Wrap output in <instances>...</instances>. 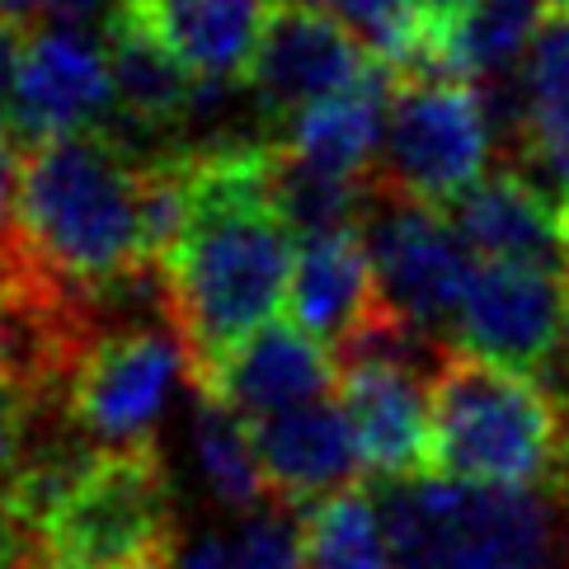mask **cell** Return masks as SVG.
Masks as SVG:
<instances>
[{"instance_id":"cell-19","label":"cell","mask_w":569,"mask_h":569,"mask_svg":"<svg viewBox=\"0 0 569 569\" xmlns=\"http://www.w3.org/2000/svg\"><path fill=\"white\" fill-rule=\"evenodd\" d=\"M307 569H396L381 495L343 490L307 508Z\"/></svg>"},{"instance_id":"cell-22","label":"cell","mask_w":569,"mask_h":569,"mask_svg":"<svg viewBox=\"0 0 569 569\" xmlns=\"http://www.w3.org/2000/svg\"><path fill=\"white\" fill-rule=\"evenodd\" d=\"M29 433H33V419L29 410L19 405L6 386H0V485H10L14 471L24 466L29 452Z\"/></svg>"},{"instance_id":"cell-23","label":"cell","mask_w":569,"mask_h":569,"mask_svg":"<svg viewBox=\"0 0 569 569\" xmlns=\"http://www.w3.org/2000/svg\"><path fill=\"white\" fill-rule=\"evenodd\" d=\"M24 48L29 38L24 29H14L0 19V128L14 118V99H19V71H24Z\"/></svg>"},{"instance_id":"cell-14","label":"cell","mask_w":569,"mask_h":569,"mask_svg":"<svg viewBox=\"0 0 569 569\" xmlns=\"http://www.w3.org/2000/svg\"><path fill=\"white\" fill-rule=\"evenodd\" d=\"M250 433H254L263 480H269V495L292 508L301 503L316 508L343 490H358L362 471H368L358 438L349 429V415L339 410V396L307 405V410L250 423Z\"/></svg>"},{"instance_id":"cell-6","label":"cell","mask_w":569,"mask_h":569,"mask_svg":"<svg viewBox=\"0 0 569 569\" xmlns=\"http://www.w3.org/2000/svg\"><path fill=\"white\" fill-rule=\"evenodd\" d=\"M499 151V132L480 86L452 76H400L372 184L452 212Z\"/></svg>"},{"instance_id":"cell-11","label":"cell","mask_w":569,"mask_h":569,"mask_svg":"<svg viewBox=\"0 0 569 569\" xmlns=\"http://www.w3.org/2000/svg\"><path fill=\"white\" fill-rule=\"evenodd\" d=\"M113 113V76L109 48L94 33L71 29H38L29 33L24 71H19V99L10 132L24 141V151L38 141L94 132Z\"/></svg>"},{"instance_id":"cell-5","label":"cell","mask_w":569,"mask_h":569,"mask_svg":"<svg viewBox=\"0 0 569 569\" xmlns=\"http://www.w3.org/2000/svg\"><path fill=\"white\" fill-rule=\"evenodd\" d=\"M174 495L156 447L99 452L38 527L43 569H170Z\"/></svg>"},{"instance_id":"cell-1","label":"cell","mask_w":569,"mask_h":569,"mask_svg":"<svg viewBox=\"0 0 569 569\" xmlns=\"http://www.w3.org/2000/svg\"><path fill=\"white\" fill-rule=\"evenodd\" d=\"M273 156L278 141L184 151L189 227L160 263L198 377L288 307L297 236L273 208Z\"/></svg>"},{"instance_id":"cell-12","label":"cell","mask_w":569,"mask_h":569,"mask_svg":"<svg viewBox=\"0 0 569 569\" xmlns=\"http://www.w3.org/2000/svg\"><path fill=\"white\" fill-rule=\"evenodd\" d=\"M198 396L227 405L246 423H263L307 405L339 396V362L335 353L301 335L297 325H263L240 349H231L212 372H202Z\"/></svg>"},{"instance_id":"cell-7","label":"cell","mask_w":569,"mask_h":569,"mask_svg":"<svg viewBox=\"0 0 569 569\" xmlns=\"http://www.w3.org/2000/svg\"><path fill=\"white\" fill-rule=\"evenodd\" d=\"M358 231L372 254L381 316L419 339L452 349V320L480 263L457 236L452 217L386 193L368 179Z\"/></svg>"},{"instance_id":"cell-24","label":"cell","mask_w":569,"mask_h":569,"mask_svg":"<svg viewBox=\"0 0 569 569\" xmlns=\"http://www.w3.org/2000/svg\"><path fill=\"white\" fill-rule=\"evenodd\" d=\"M19 160L14 156V137L0 132V254L10 250L14 240V202H19Z\"/></svg>"},{"instance_id":"cell-26","label":"cell","mask_w":569,"mask_h":569,"mask_svg":"<svg viewBox=\"0 0 569 569\" xmlns=\"http://www.w3.org/2000/svg\"><path fill=\"white\" fill-rule=\"evenodd\" d=\"M43 14H48V0H0V19L14 29H43Z\"/></svg>"},{"instance_id":"cell-10","label":"cell","mask_w":569,"mask_h":569,"mask_svg":"<svg viewBox=\"0 0 569 569\" xmlns=\"http://www.w3.org/2000/svg\"><path fill=\"white\" fill-rule=\"evenodd\" d=\"M495 132L508 137V170L537 179L546 193L569 189V14H551L518 71V86L485 94Z\"/></svg>"},{"instance_id":"cell-15","label":"cell","mask_w":569,"mask_h":569,"mask_svg":"<svg viewBox=\"0 0 569 569\" xmlns=\"http://www.w3.org/2000/svg\"><path fill=\"white\" fill-rule=\"evenodd\" d=\"M273 0H128L123 14L202 86H246Z\"/></svg>"},{"instance_id":"cell-18","label":"cell","mask_w":569,"mask_h":569,"mask_svg":"<svg viewBox=\"0 0 569 569\" xmlns=\"http://www.w3.org/2000/svg\"><path fill=\"white\" fill-rule=\"evenodd\" d=\"M193 471L198 485L208 490V499L221 513L246 518L269 499V480L254 452V433L250 423L231 415L227 405H217L208 396L193 391Z\"/></svg>"},{"instance_id":"cell-2","label":"cell","mask_w":569,"mask_h":569,"mask_svg":"<svg viewBox=\"0 0 569 569\" xmlns=\"http://www.w3.org/2000/svg\"><path fill=\"white\" fill-rule=\"evenodd\" d=\"M10 250L71 297L109 292L160 263L147 227V160L104 128L29 147Z\"/></svg>"},{"instance_id":"cell-8","label":"cell","mask_w":569,"mask_h":569,"mask_svg":"<svg viewBox=\"0 0 569 569\" xmlns=\"http://www.w3.org/2000/svg\"><path fill=\"white\" fill-rule=\"evenodd\" d=\"M452 349L546 377L569 349V269L476 263L452 320Z\"/></svg>"},{"instance_id":"cell-27","label":"cell","mask_w":569,"mask_h":569,"mask_svg":"<svg viewBox=\"0 0 569 569\" xmlns=\"http://www.w3.org/2000/svg\"><path fill=\"white\" fill-rule=\"evenodd\" d=\"M415 6L423 10V19H429V29H438V24H452V19L471 14L480 0H415Z\"/></svg>"},{"instance_id":"cell-13","label":"cell","mask_w":569,"mask_h":569,"mask_svg":"<svg viewBox=\"0 0 569 569\" xmlns=\"http://www.w3.org/2000/svg\"><path fill=\"white\" fill-rule=\"evenodd\" d=\"M288 316L301 335L325 343L335 358L372 335L381 316V292L372 273L368 240L358 227L297 240V263L288 282Z\"/></svg>"},{"instance_id":"cell-20","label":"cell","mask_w":569,"mask_h":569,"mask_svg":"<svg viewBox=\"0 0 569 569\" xmlns=\"http://www.w3.org/2000/svg\"><path fill=\"white\" fill-rule=\"evenodd\" d=\"M353 38L377 67L396 76H419L429 48V19L415 0H301Z\"/></svg>"},{"instance_id":"cell-29","label":"cell","mask_w":569,"mask_h":569,"mask_svg":"<svg viewBox=\"0 0 569 569\" xmlns=\"http://www.w3.org/2000/svg\"><path fill=\"white\" fill-rule=\"evenodd\" d=\"M10 518V485H0V522Z\"/></svg>"},{"instance_id":"cell-16","label":"cell","mask_w":569,"mask_h":569,"mask_svg":"<svg viewBox=\"0 0 569 569\" xmlns=\"http://www.w3.org/2000/svg\"><path fill=\"white\" fill-rule=\"evenodd\" d=\"M447 217L480 263H556V269H569L560 198H551L522 170H490Z\"/></svg>"},{"instance_id":"cell-9","label":"cell","mask_w":569,"mask_h":569,"mask_svg":"<svg viewBox=\"0 0 569 569\" xmlns=\"http://www.w3.org/2000/svg\"><path fill=\"white\" fill-rule=\"evenodd\" d=\"M372 71L377 62L330 14L301 6V0H273L254 62L246 71V94L259 118L288 128L325 99L353 90Z\"/></svg>"},{"instance_id":"cell-28","label":"cell","mask_w":569,"mask_h":569,"mask_svg":"<svg viewBox=\"0 0 569 569\" xmlns=\"http://www.w3.org/2000/svg\"><path fill=\"white\" fill-rule=\"evenodd\" d=\"M560 227H565V250H569V189L560 198Z\"/></svg>"},{"instance_id":"cell-4","label":"cell","mask_w":569,"mask_h":569,"mask_svg":"<svg viewBox=\"0 0 569 569\" xmlns=\"http://www.w3.org/2000/svg\"><path fill=\"white\" fill-rule=\"evenodd\" d=\"M396 569H569V485L480 490L423 476L381 495Z\"/></svg>"},{"instance_id":"cell-3","label":"cell","mask_w":569,"mask_h":569,"mask_svg":"<svg viewBox=\"0 0 569 569\" xmlns=\"http://www.w3.org/2000/svg\"><path fill=\"white\" fill-rule=\"evenodd\" d=\"M433 476L480 490H560L569 400L541 377L452 349L433 372Z\"/></svg>"},{"instance_id":"cell-21","label":"cell","mask_w":569,"mask_h":569,"mask_svg":"<svg viewBox=\"0 0 569 569\" xmlns=\"http://www.w3.org/2000/svg\"><path fill=\"white\" fill-rule=\"evenodd\" d=\"M240 569H307V513L282 499H263L231 527Z\"/></svg>"},{"instance_id":"cell-25","label":"cell","mask_w":569,"mask_h":569,"mask_svg":"<svg viewBox=\"0 0 569 569\" xmlns=\"http://www.w3.org/2000/svg\"><path fill=\"white\" fill-rule=\"evenodd\" d=\"M0 569H43V560H38V537L29 527H19L14 513L0 522Z\"/></svg>"},{"instance_id":"cell-30","label":"cell","mask_w":569,"mask_h":569,"mask_svg":"<svg viewBox=\"0 0 569 569\" xmlns=\"http://www.w3.org/2000/svg\"><path fill=\"white\" fill-rule=\"evenodd\" d=\"M551 6V14H569V0H546Z\"/></svg>"},{"instance_id":"cell-17","label":"cell","mask_w":569,"mask_h":569,"mask_svg":"<svg viewBox=\"0 0 569 569\" xmlns=\"http://www.w3.org/2000/svg\"><path fill=\"white\" fill-rule=\"evenodd\" d=\"M396 86H400V76L377 67L353 90L325 99V104H316L311 113H301L297 123L282 128V151L316 174L368 184L377 170L381 141H386V118H391Z\"/></svg>"}]
</instances>
